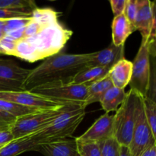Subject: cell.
<instances>
[{
	"mask_svg": "<svg viewBox=\"0 0 156 156\" xmlns=\"http://www.w3.org/2000/svg\"><path fill=\"white\" fill-rule=\"evenodd\" d=\"M92 56L91 53H57L44 59L31 69L24 82V91H30L40 87L71 83L75 76L84 69Z\"/></svg>",
	"mask_w": 156,
	"mask_h": 156,
	"instance_id": "cell-1",
	"label": "cell"
},
{
	"mask_svg": "<svg viewBox=\"0 0 156 156\" xmlns=\"http://www.w3.org/2000/svg\"><path fill=\"white\" fill-rule=\"evenodd\" d=\"M72 35V30L57 21L33 36L18 41L13 56L29 62L45 59L60 53Z\"/></svg>",
	"mask_w": 156,
	"mask_h": 156,
	"instance_id": "cell-2",
	"label": "cell"
},
{
	"mask_svg": "<svg viewBox=\"0 0 156 156\" xmlns=\"http://www.w3.org/2000/svg\"><path fill=\"white\" fill-rule=\"evenodd\" d=\"M85 116V108L77 105H69L51 123L32 134V139L39 146L49 142L71 138Z\"/></svg>",
	"mask_w": 156,
	"mask_h": 156,
	"instance_id": "cell-3",
	"label": "cell"
},
{
	"mask_svg": "<svg viewBox=\"0 0 156 156\" xmlns=\"http://www.w3.org/2000/svg\"><path fill=\"white\" fill-rule=\"evenodd\" d=\"M140 97L138 92L129 90L126 92L124 101L114 115V137L120 146L128 147L130 144Z\"/></svg>",
	"mask_w": 156,
	"mask_h": 156,
	"instance_id": "cell-4",
	"label": "cell"
},
{
	"mask_svg": "<svg viewBox=\"0 0 156 156\" xmlns=\"http://www.w3.org/2000/svg\"><path fill=\"white\" fill-rule=\"evenodd\" d=\"M69 105H64L53 109L43 110L16 119L10 128L14 139L17 140L27 136L41 130L59 117Z\"/></svg>",
	"mask_w": 156,
	"mask_h": 156,
	"instance_id": "cell-5",
	"label": "cell"
},
{
	"mask_svg": "<svg viewBox=\"0 0 156 156\" xmlns=\"http://www.w3.org/2000/svg\"><path fill=\"white\" fill-rule=\"evenodd\" d=\"M30 92L61 105H77L84 108V104L87 98L88 86L72 83L55 85L34 88L30 91Z\"/></svg>",
	"mask_w": 156,
	"mask_h": 156,
	"instance_id": "cell-6",
	"label": "cell"
},
{
	"mask_svg": "<svg viewBox=\"0 0 156 156\" xmlns=\"http://www.w3.org/2000/svg\"><path fill=\"white\" fill-rule=\"evenodd\" d=\"M155 145L152 133L148 123L144 110L143 97H140L133 137L129 146L130 156H140L144 151Z\"/></svg>",
	"mask_w": 156,
	"mask_h": 156,
	"instance_id": "cell-7",
	"label": "cell"
},
{
	"mask_svg": "<svg viewBox=\"0 0 156 156\" xmlns=\"http://www.w3.org/2000/svg\"><path fill=\"white\" fill-rule=\"evenodd\" d=\"M149 52L148 41L142 40L139 51L133 62L132 76L129 87L143 98L147 91L149 78Z\"/></svg>",
	"mask_w": 156,
	"mask_h": 156,
	"instance_id": "cell-8",
	"label": "cell"
},
{
	"mask_svg": "<svg viewBox=\"0 0 156 156\" xmlns=\"http://www.w3.org/2000/svg\"><path fill=\"white\" fill-rule=\"evenodd\" d=\"M30 71L12 59L0 58V91H24V82Z\"/></svg>",
	"mask_w": 156,
	"mask_h": 156,
	"instance_id": "cell-9",
	"label": "cell"
},
{
	"mask_svg": "<svg viewBox=\"0 0 156 156\" xmlns=\"http://www.w3.org/2000/svg\"><path fill=\"white\" fill-rule=\"evenodd\" d=\"M0 99L37 110H48L64 106L30 91H0Z\"/></svg>",
	"mask_w": 156,
	"mask_h": 156,
	"instance_id": "cell-10",
	"label": "cell"
},
{
	"mask_svg": "<svg viewBox=\"0 0 156 156\" xmlns=\"http://www.w3.org/2000/svg\"><path fill=\"white\" fill-rule=\"evenodd\" d=\"M114 137V115L105 113L82 136L76 138L77 142L102 143Z\"/></svg>",
	"mask_w": 156,
	"mask_h": 156,
	"instance_id": "cell-11",
	"label": "cell"
},
{
	"mask_svg": "<svg viewBox=\"0 0 156 156\" xmlns=\"http://www.w3.org/2000/svg\"><path fill=\"white\" fill-rule=\"evenodd\" d=\"M124 58V45L115 46L111 43L104 50L92 53L87 67H104L111 69L114 64Z\"/></svg>",
	"mask_w": 156,
	"mask_h": 156,
	"instance_id": "cell-12",
	"label": "cell"
},
{
	"mask_svg": "<svg viewBox=\"0 0 156 156\" xmlns=\"http://www.w3.org/2000/svg\"><path fill=\"white\" fill-rule=\"evenodd\" d=\"M37 152L44 156H79L76 138H66L39 145Z\"/></svg>",
	"mask_w": 156,
	"mask_h": 156,
	"instance_id": "cell-13",
	"label": "cell"
},
{
	"mask_svg": "<svg viewBox=\"0 0 156 156\" xmlns=\"http://www.w3.org/2000/svg\"><path fill=\"white\" fill-rule=\"evenodd\" d=\"M136 30L140 32L143 41H149L152 27V4L149 0H140L139 10L134 22Z\"/></svg>",
	"mask_w": 156,
	"mask_h": 156,
	"instance_id": "cell-14",
	"label": "cell"
},
{
	"mask_svg": "<svg viewBox=\"0 0 156 156\" xmlns=\"http://www.w3.org/2000/svg\"><path fill=\"white\" fill-rule=\"evenodd\" d=\"M133 62L124 59L118 61L110 69L109 77L113 85L124 89L130 82L132 76Z\"/></svg>",
	"mask_w": 156,
	"mask_h": 156,
	"instance_id": "cell-15",
	"label": "cell"
},
{
	"mask_svg": "<svg viewBox=\"0 0 156 156\" xmlns=\"http://www.w3.org/2000/svg\"><path fill=\"white\" fill-rule=\"evenodd\" d=\"M112 43L115 46L124 45L128 37L136 31V28L124 14L114 17L112 21Z\"/></svg>",
	"mask_w": 156,
	"mask_h": 156,
	"instance_id": "cell-16",
	"label": "cell"
},
{
	"mask_svg": "<svg viewBox=\"0 0 156 156\" xmlns=\"http://www.w3.org/2000/svg\"><path fill=\"white\" fill-rule=\"evenodd\" d=\"M38 145L34 143L31 135L14 140L0 149V156H17L28 151H37Z\"/></svg>",
	"mask_w": 156,
	"mask_h": 156,
	"instance_id": "cell-17",
	"label": "cell"
},
{
	"mask_svg": "<svg viewBox=\"0 0 156 156\" xmlns=\"http://www.w3.org/2000/svg\"><path fill=\"white\" fill-rule=\"evenodd\" d=\"M110 69L104 67H87L78 73L71 83L75 85H84L89 86L97 81L108 76Z\"/></svg>",
	"mask_w": 156,
	"mask_h": 156,
	"instance_id": "cell-18",
	"label": "cell"
},
{
	"mask_svg": "<svg viewBox=\"0 0 156 156\" xmlns=\"http://www.w3.org/2000/svg\"><path fill=\"white\" fill-rule=\"evenodd\" d=\"M113 85L112 82L109 77V74L101 80L97 81L88 87L87 98L84 104V108L92 104L99 102L101 101L105 93L111 88Z\"/></svg>",
	"mask_w": 156,
	"mask_h": 156,
	"instance_id": "cell-19",
	"label": "cell"
},
{
	"mask_svg": "<svg viewBox=\"0 0 156 156\" xmlns=\"http://www.w3.org/2000/svg\"><path fill=\"white\" fill-rule=\"evenodd\" d=\"M126 92L124 89L112 86L106 93L100 101L101 106L105 113L109 114L111 111H117L119 106L123 104L126 98Z\"/></svg>",
	"mask_w": 156,
	"mask_h": 156,
	"instance_id": "cell-20",
	"label": "cell"
},
{
	"mask_svg": "<svg viewBox=\"0 0 156 156\" xmlns=\"http://www.w3.org/2000/svg\"><path fill=\"white\" fill-rule=\"evenodd\" d=\"M149 78L145 98L156 104V41L149 42Z\"/></svg>",
	"mask_w": 156,
	"mask_h": 156,
	"instance_id": "cell-21",
	"label": "cell"
},
{
	"mask_svg": "<svg viewBox=\"0 0 156 156\" xmlns=\"http://www.w3.org/2000/svg\"><path fill=\"white\" fill-rule=\"evenodd\" d=\"M38 111H41V110L21 106V105H16L12 102L0 99V112L9 114V115L15 117L16 119L24 117L25 115L38 112Z\"/></svg>",
	"mask_w": 156,
	"mask_h": 156,
	"instance_id": "cell-22",
	"label": "cell"
},
{
	"mask_svg": "<svg viewBox=\"0 0 156 156\" xmlns=\"http://www.w3.org/2000/svg\"><path fill=\"white\" fill-rule=\"evenodd\" d=\"M36 8V4L31 0H0V9L33 11Z\"/></svg>",
	"mask_w": 156,
	"mask_h": 156,
	"instance_id": "cell-23",
	"label": "cell"
},
{
	"mask_svg": "<svg viewBox=\"0 0 156 156\" xmlns=\"http://www.w3.org/2000/svg\"><path fill=\"white\" fill-rule=\"evenodd\" d=\"M143 104L146 119L155 139L156 145V104L146 98H143Z\"/></svg>",
	"mask_w": 156,
	"mask_h": 156,
	"instance_id": "cell-24",
	"label": "cell"
},
{
	"mask_svg": "<svg viewBox=\"0 0 156 156\" xmlns=\"http://www.w3.org/2000/svg\"><path fill=\"white\" fill-rule=\"evenodd\" d=\"M77 146L79 156H101L100 143L77 142Z\"/></svg>",
	"mask_w": 156,
	"mask_h": 156,
	"instance_id": "cell-25",
	"label": "cell"
},
{
	"mask_svg": "<svg viewBox=\"0 0 156 156\" xmlns=\"http://www.w3.org/2000/svg\"><path fill=\"white\" fill-rule=\"evenodd\" d=\"M101 143V156H120V145L114 137L110 138Z\"/></svg>",
	"mask_w": 156,
	"mask_h": 156,
	"instance_id": "cell-26",
	"label": "cell"
},
{
	"mask_svg": "<svg viewBox=\"0 0 156 156\" xmlns=\"http://www.w3.org/2000/svg\"><path fill=\"white\" fill-rule=\"evenodd\" d=\"M31 10H17V9H0V19H10L15 18H31Z\"/></svg>",
	"mask_w": 156,
	"mask_h": 156,
	"instance_id": "cell-27",
	"label": "cell"
},
{
	"mask_svg": "<svg viewBox=\"0 0 156 156\" xmlns=\"http://www.w3.org/2000/svg\"><path fill=\"white\" fill-rule=\"evenodd\" d=\"M32 18H15L5 19L6 34L9 32L26 27L31 21Z\"/></svg>",
	"mask_w": 156,
	"mask_h": 156,
	"instance_id": "cell-28",
	"label": "cell"
},
{
	"mask_svg": "<svg viewBox=\"0 0 156 156\" xmlns=\"http://www.w3.org/2000/svg\"><path fill=\"white\" fill-rule=\"evenodd\" d=\"M139 5H140V0H127L123 12L126 18L133 26L139 10Z\"/></svg>",
	"mask_w": 156,
	"mask_h": 156,
	"instance_id": "cell-29",
	"label": "cell"
},
{
	"mask_svg": "<svg viewBox=\"0 0 156 156\" xmlns=\"http://www.w3.org/2000/svg\"><path fill=\"white\" fill-rule=\"evenodd\" d=\"M17 41L10 39L8 37H5L0 41V55L13 56Z\"/></svg>",
	"mask_w": 156,
	"mask_h": 156,
	"instance_id": "cell-30",
	"label": "cell"
},
{
	"mask_svg": "<svg viewBox=\"0 0 156 156\" xmlns=\"http://www.w3.org/2000/svg\"><path fill=\"white\" fill-rule=\"evenodd\" d=\"M126 2L127 0H111L110 1V4H111V9H112L114 17L119 16V15L123 14Z\"/></svg>",
	"mask_w": 156,
	"mask_h": 156,
	"instance_id": "cell-31",
	"label": "cell"
},
{
	"mask_svg": "<svg viewBox=\"0 0 156 156\" xmlns=\"http://www.w3.org/2000/svg\"><path fill=\"white\" fill-rule=\"evenodd\" d=\"M15 120H16L15 117L0 112V130L10 129Z\"/></svg>",
	"mask_w": 156,
	"mask_h": 156,
	"instance_id": "cell-32",
	"label": "cell"
},
{
	"mask_svg": "<svg viewBox=\"0 0 156 156\" xmlns=\"http://www.w3.org/2000/svg\"><path fill=\"white\" fill-rule=\"evenodd\" d=\"M15 140L10 129L0 130V149L3 148Z\"/></svg>",
	"mask_w": 156,
	"mask_h": 156,
	"instance_id": "cell-33",
	"label": "cell"
},
{
	"mask_svg": "<svg viewBox=\"0 0 156 156\" xmlns=\"http://www.w3.org/2000/svg\"><path fill=\"white\" fill-rule=\"evenodd\" d=\"M152 11V27L148 42L156 41V1H151Z\"/></svg>",
	"mask_w": 156,
	"mask_h": 156,
	"instance_id": "cell-34",
	"label": "cell"
},
{
	"mask_svg": "<svg viewBox=\"0 0 156 156\" xmlns=\"http://www.w3.org/2000/svg\"><path fill=\"white\" fill-rule=\"evenodd\" d=\"M140 156H156V145L146 149Z\"/></svg>",
	"mask_w": 156,
	"mask_h": 156,
	"instance_id": "cell-35",
	"label": "cell"
},
{
	"mask_svg": "<svg viewBox=\"0 0 156 156\" xmlns=\"http://www.w3.org/2000/svg\"><path fill=\"white\" fill-rule=\"evenodd\" d=\"M5 20L0 19V41L5 37Z\"/></svg>",
	"mask_w": 156,
	"mask_h": 156,
	"instance_id": "cell-36",
	"label": "cell"
},
{
	"mask_svg": "<svg viewBox=\"0 0 156 156\" xmlns=\"http://www.w3.org/2000/svg\"><path fill=\"white\" fill-rule=\"evenodd\" d=\"M120 156H130L129 147L124 146H120Z\"/></svg>",
	"mask_w": 156,
	"mask_h": 156,
	"instance_id": "cell-37",
	"label": "cell"
},
{
	"mask_svg": "<svg viewBox=\"0 0 156 156\" xmlns=\"http://www.w3.org/2000/svg\"><path fill=\"white\" fill-rule=\"evenodd\" d=\"M0 56H1V55H0Z\"/></svg>",
	"mask_w": 156,
	"mask_h": 156,
	"instance_id": "cell-38",
	"label": "cell"
},
{
	"mask_svg": "<svg viewBox=\"0 0 156 156\" xmlns=\"http://www.w3.org/2000/svg\"></svg>",
	"mask_w": 156,
	"mask_h": 156,
	"instance_id": "cell-39",
	"label": "cell"
},
{
	"mask_svg": "<svg viewBox=\"0 0 156 156\" xmlns=\"http://www.w3.org/2000/svg\"></svg>",
	"mask_w": 156,
	"mask_h": 156,
	"instance_id": "cell-40",
	"label": "cell"
}]
</instances>
